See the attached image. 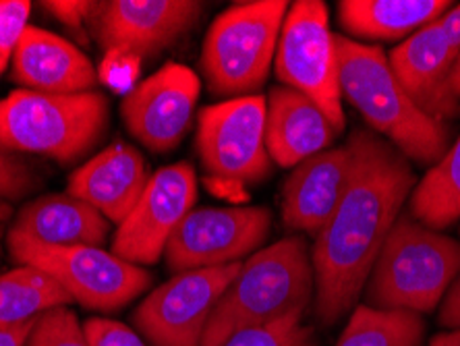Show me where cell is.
<instances>
[{
	"label": "cell",
	"instance_id": "obj_35",
	"mask_svg": "<svg viewBox=\"0 0 460 346\" xmlns=\"http://www.w3.org/2000/svg\"><path fill=\"white\" fill-rule=\"evenodd\" d=\"M450 85H452V92H455V96L460 100V50L455 58V65H452Z\"/></svg>",
	"mask_w": 460,
	"mask_h": 346
},
{
	"label": "cell",
	"instance_id": "obj_25",
	"mask_svg": "<svg viewBox=\"0 0 460 346\" xmlns=\"http://www.w3.org/2000/svg\"><path fill=\"white\" fill-rule=\"evenodd\" d=\"M25 346H90L84 325L69 307H57L38 317Z\"/></svg>",
	"mask_w": 460,
	"mask_h": 346
},
{
	"label": "cell",
	"instance_id": "obj_29",
	"mask_svg": "<svg viewBox=\"0 0 460 346\" xmlns=\"http://www.w3.org/2000/svg\"><path fill=\"white\" fill-rule=\"evenodd\" d=\"M84 334L90 346H146V342L128 325L106 320V317L87 320L84 324Z\"/></svg>",
	"mask_w": 460,
	"mask_h": 346
},
{
	"label": "cell",
	"instance_id": "obj_18",
	"mask_svg": "<svg viewBox=\"0 0 460 346\" xmlns=\"http://www.w3.org/2000/svg\"><path fill=\"white\" fill-rule=\"evenodd\" d=\"M13 79L30 92H92L98 75L92 60L69 40L42 27L27 25L13 57Z\"/></svg>",
	"mask_w": 460,
	"mask_h": 346
},
{
	"label": "cell",
	"instance_id": "obj_19",
	"mask_svg": "<svg viewBox=\"0 0 460 346\" xmlns=\"http://www.w3.org/2000/svg\"><path fill=\"white\" fill-rule=\"evenodd\" d=\"M336 127L305 93L274 87L268 98L266 146L276 164L299 166L334 144Z\"/></svg>",
	"mask_w": 460,
	"mask_h": 346
},
{
	"label": "cell",
	"instance_id": "obj_3",
	"mask_svg": "<svg viewBox=\"0 0 460 346\" xmlns=\"http://www.w3.org/2000/svg\"><path fill=\"white\" fill-rule=\"evenodd\" d=\"M341 92L404 158L436 164L448 152V129L428 117L398 84L382 49L336 36Z\"/></svg>",
	"mask_w": 460,
	"mask_h": 346
},
{
	"label": "cell",
	"instance_id": "obj_11",
	"mask_svg": "<svg viewBox=\"0 0 460 346\" xmlns=\"http://www.w3.org/2000/svg\"><path fill=\"white\" fill-rule=\"evenodd\" d=\"M272 228L268 208H193L166 245L172 272L239 263L266 243Z\"/></svg>",
	"mask_w": 460,
	"mask_h": 346
},
{
	"label": "cell",
	"instance_id": "obj_17",
	"mask_svg": "<svg viewBox=\"0 0 460 346\" xmlns=\"http://www.w3.org/2000/svg\"><path fill=\"white\" fill-rule=\"evenodd\" d=\"M150 173L137 149L123 141L87 160L69 179V195L90 203L108 222H125L144 195Z\"/></svg>",
	"mask_w": 460,
	"mask_h": 346
},
{
	"label": "cell",
	"instance_id": "obj_4",
	"mask_svg": "<svg viewBox=\"0 0 460 346\" xmlns=\"http://www.w3.org/2000/svg\"><path fill=\"white\" fill-rule=\"evenodd\" d=\"M460 272V243L398 216L369 274L371 307L428 314Z\"/></svg>",
	"mask_w": 460,
	"mask_h": 346
},
{
	"label": "cell",
	"instance_id": "obj_34",
	"mask_svg": "<svg viewBox=\"0 0 460 346\" xmlns=\"http://www.w3.org/2000/svg\"><path fill=\"white\" fill-rule=\"evenodd\" d=\"M428 346H460V330L446 332V334H438Z\"/></svg>",
	"mask_w": 460,
	"mask_h": 346
},
{
	"label": "cell",
	"instance_id": "obj_28",
	"mask_svg": "<svg viewBox=\"0 0 460 346\" xmlns=\"http://www.w3.org/2000/svg\"><path fill=\"white\" fill-rule=\"evenodd\" d=\"M38 185L33 168L17 154L0 146V198L19 200Z\"/></svg>",
	"mask_w": 460,
	"mask_h": 346
},
{
	"label": "cell",
	"instance_id": "obj_22",
	"mask_svg": "<svg viewBox=\"0 0 460 346\" xmlns=\"http://www.w3.org/2000/svg\"><path fill=\"white\" fill-rule=\"evenodd\" d=\"M71 303L69 293L38 268L19 266L0 276V328L38 320L46 311Z\"/></svg>",
	"mask_w": 460,
	"mask_h": 346
},
{
	"label": "cell",
	"instance_id": "obj_9",
	"mask_svg": "<svg viewBox=\"0 0 460 346\" xmlns=\"http://www.w3.org/2000/svg\"><path fill=\"white\" fill-rule=\"evenodd\" d=\"M268 100L233 98L199 112L198 152L209 176L222 182H260L270 174L266 146Z\"/></svg>",
	"mask_w": 460,
	"mask_h": 346
},
{
	"label": "cell",
	"instance_id": "obj_7",
	"mask_svg": "<svg viewBox=\"0 0 460 346\" xmlns=\"http://www.w3.org/2000/svg\"><path fill=\"white\" fill-rule=\"evenodd\" d=\"M9 253L19 266H31L54 278L73 303L96 311H117L146 293L154 276L100 247H50L6 236Z\"/></svg>",
	"mask_w": 460,
	"mask_h": 346
},
{
	"label": "cell",
	"instance_id": "obj_26",
	"mask_svg": "<svg viewBox=\"0 0 460 346\" xmlns=\"http://www.w3.org/2000/svg\"><path fill=\"white\" fill-rule=\"evenodd\" d=\"M301 322L303 317H290L274 325L243 330L222 346H317L314 328Z\"/></svg>",
	"mask_w": 460,
	"mask_h": 346
},
{
	"label": "cell",
	"instance_id": "obj_10",
	"mask_svg": "<svg viewBox=\"0 0 460 346\" xmlns=\"http://www.w3.org/2000/svg\"><path fill=\"white\" fill-rule=\"evenodd\" d=\"M243 262L187 270L152 290L133 322L152 346H201L216 303L239 274Z\"/></svg>",
	"mask_w": 460,
	"mask_h": 346
},
{
	"label": "cell",
	"instance_id": "obj_12",
	"mask_svg": "<svg viewBox=\"0 0 460 346\" xmlns=\"http://www.w3.org/2000/svg\"><path fill=\"white\" fill-rule=\"evenodd\" d=\"M204 9L193 0H106L96 3L87 27L106 54L154 58L187 36Z\"/></svg>",
	"mask_w": 460,
	"mask_h": 346
},
{
	"label": "cell",
	"instance_id": "obj_33",
	"mask_svg": "<svg viewBox=\"0 0 460 346\" xmlns=\"http://www.w3.org/2000/svg\"><path fill=\"white\" fill-rule=\"evenodd\" d=\"M36 322L38 320H31L19 325H11V328H0V346H25Z\"/></svg>",
	"mask_w": 460,
	"mask_h": 346
},
{
	"label": "cell",
	"instance_id": "obj_30",
	"mask_svg": "<svg viewBox=\"0 0 460 346\" xmlns=\"http://www.w3.org/2000/svg\"><path fill=\"white\" fill-rule=\"evenodd\" d=\"M42 6L46 13H50L63 25L71 27V30H81V27L90 23L96 3H87V0H50V3H42Z\"/></svg>",
	"mask_w": 460,
	"mask_h": 346
},
{
	"label": "cell",
	"instance_id": "obj_6",
	"mask_svg": "<svg viewBox=\"0 0 460 346\" xmlns=\"http://www.w3.org/2000/svg\"><path fill=\"white\" fill-rule=\"evenodd\" d=\"M288 6L284 0H255L216 17L201 50V69L214 96H253L266 84Z\"/></svg>",
	"mask_w": 460,
	"mask_h": 346
},
{
	"label": "cell",
	"instance_id": "obj_21",
	"mask_svg": "<svg viewBox=\"0 0 460 346\" xmlns=\"http://www.w3.org/2000/svg\"><path fill=\"white\" fill-rule=\"evenodd\" d=\"M450 6L446 0H342L338 19L357 38L390 42L436 23Z\"/></svg>",
	"mask_w": 460,
	"mask_h": 346
},
{
	"label": "cell",
	"instance_id": "obj_23",
	"mask_svg": "<svg viewBox=\"0 0 460 346\" xmlns=\"http://www.w3.org/2000/svg\"><path fill=\"white\" fill-rule=\"evenodd\" d=\"M411 218L438 233L460 220V138L411 193Z\"/></svg>",
	"mask_w": 460,
	"mask_h": 346
},
{
	"label": "cell",
	"instance_id": "obj_36",
	"mask_svg": "<svg viewBox=\"0 0 460 346\" xmlns=\"http://www.w3.org/2000/svg\"><path fill=\"white\" fill-rule=\"evenodd\" d=\"M11 214H13V208H11L9 203H6V201L0 200V222L9 220V218H11Z\"/></svg>",
	"mask_w": 460,
	"mask_h": 346
},
{
	"label": "cell",
	"instance_id": "obj_14",
	"mask_svg": "<svg viewBox=\"0 0 460 346\" xmlns=\"http://www.w3.org/2000/svg\"><path fill=\"white\" fill-rule=\"evenodd\" d=\"M199 90L193 69L179 63L164 65L125 96L120 114L127 131L152 152H171L189 131Z\"/></svg>",
	"mask_w": 460,
	"mask_h": 346
},
{
	"label": "cell",
	"instance_id": "obj_37",
	"mask_svg": "<svg viewBox=\"0 0 460 346\" xmlns=\"http://www.w3.org/2000/svg\"><path fill=\"white\" fill-rule=\"evenodd\" d=\"M0 239H3V224H0Z\"/></svg>",
	"mask_w": 460,
	"mask_h": 346
},
{
	"label": "cell",
	"instance_id": "obj_27",
	"mask_svg": "<svg viewBox=\"0 0 460 346\" xmlns=\"http://www.w3.org/2000/svg\"><path fill=\"white\" fill-rule=\"evenodd\" d=\"M30 11L31 4L27 0H0V77L9 60L15 57Z\"/></svg>",
	"mask_w": 460,
	"mask_h": 346
},
{
	"label": "cell",
	"instance_id": "obj_1",
	"mask_svg": "<svg viewBox=\"0 0 460 346\" xmlns=\"http://www.w3.org/2000/svg\"><path fill=\"white\" fill-rule=\"evenodd\" d=\"M353 168L347 193L315 236V315L336 324L357 303L369 280L402 203L415 189L411 162L374 133L355 131L349 139Z\"/></svg>",
	"mask_w": 460,
	"mask_h": 346
},
{
	"label": "cell",
	"instance_id": "obj_20",
	"mask_svg": "<svg viewBox=\"0 0 460 346\" xmlns=\"http://www.w3.org/2000/svg\"><path fill=\"white\" fill-rule=\"evenodd\" d=\"M9 235L50 247H100L108 235V220L69 193L44 195L17 214Z\"/></svg>",
	"mask_w": 460,
	"mask_h": 346
},
{
	"label": "cell",
	"instance_id": "obj_2",
	"mask_svg": "<svg viewBox=\"0 0 460 346\" xmlns=\"http://www.w3.org/2000/svg\"><path fill=\"white\" fill-rule=\"evenodd\" d=\"M314 288L307 241L301 236L276 241L243 263L216 303L201 346H222L243 330L303 317Z\"/></svg>",
	"mask_w": 460,
	"mask_h": 346
},
{
	"label": "cell",
	"instance_id": "obj_5",
	"mask_svg": "<svg viewBox=\"0 0 460 346\" xmlns=\"http://www.w3.org/2000/svg\"><path fill=\"white\" fill-rule=\"evenodd\" d=\"M108 127L102 92H13L0 102V146L13 154H38L60 164L92 152Z\"/></svg>",
	"mask_w": 460,
	"mask_h": 346
},
{
	"label": "cell",
	"instance_id": "obj_15",
	"mask_svg": "<svg viewBox=\"0 0 460 346\" xmlns=\"http://www.w3.org/2000/svg\"><path fill=\"white\" fill-rule=\"evenodd\" d=\"M455 58L456 52L438 22L412 33L388 57L390 69L409 98L442 125L460 117V100L450 85Z\"/></svg>",
	"mask_w": 460,
	"mask_h": 346
},
{
	"label": "cell",
	"instance_id": "obj_16",
	"mask_svg": "<svg viewBox=\"0 0 460 346\" xmlns=\"http://www.w3.org/2000/svg\"><path fill=\"white\" fill-rule=\"evenodd\" d=\"M350 168L353 152L349 144L311 155L295 166L282 191L284 226L317 236L347 193Z\"/></svg>",
	"mask_w": 460,
	"mask_h": 346
},
{
	"label": "cell",
	"instance_id": "obj_32",
	"mask_svg": "<svg viewBox=\"0 0 460 346\" xmlns=\"http://www.w3.org/2000/svg\"><path fill=\"white\" fill-rule=\"evenodd\" d=\"M439 27H442L446 40H448L452 50L458 54L460 50V4L450 6L448 11L444 13L442 19H438Z\"/></svg>",
	"mask_w": 460,
	"mask_h": 346
},
{
	"label": "cell",
	"instance_id": "obj_8",
	"mask_svg": "<svg viewBox=\"0 0 460 346\" xmlns=\"http://www.w3.org/2000/svg\"><path fill=\"white\" fill-rule=\"evenodd\" d=\"M274 69L284 87L314 100L330 123L344 129L341 71L336 36L330 30L328 9L322 0H299L284 17Z\"/></svg>",
	"mask_w": 460,
	"mask_h": 346
},
{
	"label": "cell",
	"instance_id": "obj_13",
	"mask_svg": "<svg viewBox=\"0 0 460 346\" xmlns=\"http://www.w3.org/2000/svg\"><path fill=\"white\" fill-rule=\"evenodd\" d=\"M198 200V179L189 162L160 168L133 212L119 224L112 253L135 266H152L164 255L168 241Z\"/></svg>",
	"mask_w": 460,
	"mask_h": 346
},
{
	"label": "cell",
	"instance_id": "obj_24",
	"mask_svg": "<svg viewBox=\"0 0 460 346\" xmlns=\"http://www.w3.org/2000/svg\"><path fill=\"white\" fill-rule=\"evenodd\" d=\"M423 334L419 314L358 305L336 346H421Z\"/></svg>",
	"mask_w": 460,
	"mask_h": 346
},
{
	"label": "cell",
	"instance_id": "obj_31",
	"mask_svg": "<svg viewBox=\"0 0 460 346\" xmlns=\"http://www.w3.org/2000/svg\"><path fill=\"white\" fill-rule=\"evenodd\" d=\"M439 324L444 328L460 330V272L450 284L448 293L442 298V309H439Z\"/></svg>",
	"mask_w": 460,
	"mask_h": 346
}]
</instances>
